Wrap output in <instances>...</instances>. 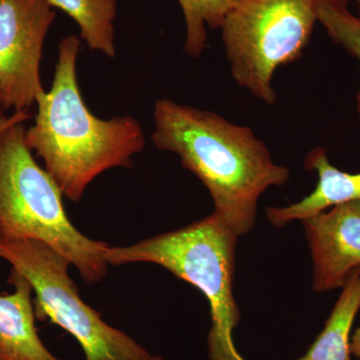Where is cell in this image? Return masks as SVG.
I'll use <instances>...</instances> for the list:
<instances>
[{"label": "cell", "instance_id": "6da1fadb", "mask_svg": "<svg viewBox=\"0 0 360 360\" xmlns=\"http://www.w3.org/2000/svg\"><path fill=\"white\" fill-rule=\"evenodd\" d=\"M151 139L158 149L174 153L212 196L220 219L236 236L250 233L257 222L258 201L272 186L290 179L264 141L248 127L217 113L168 98L156 101Z\"/></svg>", "mask_w": 360, "mask_h": 360}, {"label": "cell", "instance_id": "2e32d148", "mask_svg": "<svg viewBox=\"0 0 360 360\" xmlns=\"http://www.w3.org/2000/svg\"><path fill=\"white\" fill-rule=\"evenodd\" d=\"M350 354L360 360V326L355 329L350 338Z\"/></svg>", "mask_w": 360, "mask_h": 360}, {"label": "cell", "instance_id": "7c38bea8", "mask_svg": "<svg viewBox=\"0 0 360 360\" xmlns=\"http://www.w3.org/2000/svg\"><path fill=\"white\" fill-rule=\"evenodd\" d=\"M68 14L79 28L80 39L90 51L115 58L116 0H47Z\"/></svg>", "mask_w": 360, "mask_h": 360}, {"label": "cell", "instance_id": "9a60e30c", "mask_svg": "<svg viewBox=\"0 0 360 360\" xmlns=\"http://www.w3.org/2000/svg\"><path fill=\"white\" fill-rule=\"evenodd\" d=\"M30 118L28 111H14L13 115L0 116V134L16 123L26 122Z\"/></svg>", "mask_w": 360, "mask_h": 360}, {"label": "cell", "instance_id": "30bf717a", "mask_svg": "<svg viewBox=\"0 0 360 360\" xmlns=\"http://www.w3.org/2000/svg\"><path fill=\"white\" fill-rule=\"evenodd\" d=\"M304 167L316 172L317 184L314 191L303 200L283 207H269L267 219L276 227H283L295 220H303L333 206L350 201H360V172L349 174L333 167L326 150L312 149L304 160Z\"/></svg>", "mask_w": 360, "mask_h": 360}, {"label": "cell", "instance_id": "9c48e42d", "mask_svg": "<svg viewBox=\"0 0 360 360\" xmlns=\"http://www.w3.org/2000/svg\"><path fill=\"white\" fill-rule=\"evenodd\" d=\"M7 283L15 291L0 295V360H63L40 340L33 290L27 279L11 269Z\"/></svg>", "mask_w": 360, "mask_h": 360}, {"label": "cell", "instance_id": "7a4b0ae2", "mask_svg": "<svg viewBox=\"0 0 360 360\" xmlns=\"http://www.w3.org/2000/svg\"><path fill=\"white\" fill-rule=\"evenodd\" d=\"M80 45L75 34L60 40L51 89L37 99L34 122L25 131L28 148L73 202L103 172L131 167L146 146L143 129L132 116L103 120L87 108L77 80Z\"/></svg>", "mask_w": 360, "mask_h": 360}, {"label": "cell", "instance_id": "5b68a950", "mask_svg": "<svg viewBox=\"0 0 360 360\" xmlns=\"http://www.w3.org/2000/svg\"><path fill=\"white\" fill-rule=\"evenodd\" d=\"M319 0H232L219 30L232 77L276 103L274 73L302 56L319 21Z\"/></svg>", "mask_w": 360, "mask_h": 360}, {"label": "cell", "instance_id": "ac0fdd59", "mask_svg": "<svg viewBox=\"0 0 360 360\" xmlns=\"http://www.w3.org/2000/svg\"><path fill=\"white\" fill-rule=\"evenodd\" d=\"M2 110H4V103H2L1 92H0V116L2 115Z\"/></svg>", "mask_w": 360, "mask_h": 360}, {"label": "cell", "instance_id": "e0dca14e", "mask_svg": "<svg viewBox=\"0 0 360 360\" xmlns=\"http://www.w3.org/2000/svg\"><path fill=\"white\" fill-rule=\"evenodd\" d=\"M141 360H165V359H163L162 356H160V355H153V354H149L148 355V356L144 357V359H141Z\"/></svg>", "mask_w": 360, "mask_h": 360}, {"label": "cell", "instance_id": "d6986e66", "mask_svg": "<svg viewBox=\"0 0 360 360\" xmlns=\"http://www.w3.org/2000/svg\"><path fill=\"white\" fill-rule=\"evenodd\" d=\"M347 1L348 2V4H349V2L352 1V0H347ZM354 1H356L357 4H359V18H360V0H354Z\"/></svg>", "mask_w": 360, "mask_h": 360}, {"label": "cell", "instance_id": "ba28073f", "mask_svg": "<svg viewBox=\"0 0 360 360\" xmlns=\"http://www.w3.org/2000/svg\"><path fill=\"white\" fill-rule=\"evenodd\" d=\"M312 259V290L345 285L360 267V201L340 203L303 220Z\"/></svg>", "mask_w": 360, "mask_h": 360}, {"label": "cell", "instance_id": "3957f363", "mask_svg": "<svg viewBox=\"0 0 360 360\" xmlns=\"http://www.w3.org/2000/svg\"><path fill=\"white\" fill-rule=\"evenodd\" d=\"M238 238L212 212L182 229L135 245L108 246L104 257L115 266L139 262L160 265L195 286L207 300L212 315L208 359L245 360L233 341V331L241 316L233 292Z\"/></svg>", "mask_w": 360, "mask_h": 360}, {"label": "cell", "instance_id": "8fae6325", "mask_svg": "<svg viewBox=\"0 0 360 360\" xmlns=\"http://www.w3.org/2000/svg\"><path fill=\"white\" fill-rule=\"evenodd\" d=\"M340 290L321 335L297 360H352L350 338L360 309V267L348 276Z\"/></svg>", "mask_w": 360, "mask_h": 360}, {"label": "cell", "instance_id": "5bb4252c", "mask_svg": "<svg viewBox=\"0 0 360 360\" xmlns=\"http://www.w3.org/2000/svg\"><path fill=\"white\" fill-rule=\"evenodd\" d=\"M347 0H319V22L333 42L340 45L360 65V18L348 8ZM360 116V92L357 96Z\"/></svg>", "mask_w": 360, "mask_h": 360}, {"label": "cell", "instance_id": "4fadbf2b", "mask_svg": "<svg viewBox=\"0 0 360 360\" xmlns=\"http://www.w3.org/2000/svg\"><path fill=\"white\" fill-rule=\"evenodd\" d=\"M186 21L184 51L200 58L207 44L206 26L219 30L229 11L232 0H179Z\"/></svg>", "mask_w": 360, "mask_h": 360}, {"label": "cell", "instance_id": "277c9868", "mask_svg": "<svg viewBox=\"0 0 360 360\" xmlns=\"http://www.w3.org/2000/svg\"><path fill=\"white\" fill-rule=\"evenodd\" d=\"M25 122L0 134V241H41L65 257L86 283L103 281L108 264L103 241L78 231L68 219L63 193L25 141Z\"/></svg>", "mask_w": 360, "mask_h": 360}, {"label": "cell", "instance_id": "8992f818", "mask_svg": "<svg viewBox=\"0 0 360 360\" xmlns=\"http://www.w3.org/2000/svg\"><path fill=\"white\" fill-rule=\"evenodd\" d=\"M0 258L32 285L37 319L68 331L82 347L84 360H141L149 354L82 300L68 274L70 262L51 246L33 239L0 241Z\"/></svg>", "mask_w": 360, "mask_h": 360}, {"label": "cell", "instance_id": "52a82bcc", "mask_svg": "<svg viewBox=\"0 0 360 360\" xmlns=\"http://www.w3.org/2000/svg\"><path fill=\"white\" fill-rule=\"evenodd\" d=\"M56 18L47 0H0V92L4 108L28 111L45 91L42 51Z\"/></svg>", "mask_w": 360, "mask_h": 360}]
</instances>
